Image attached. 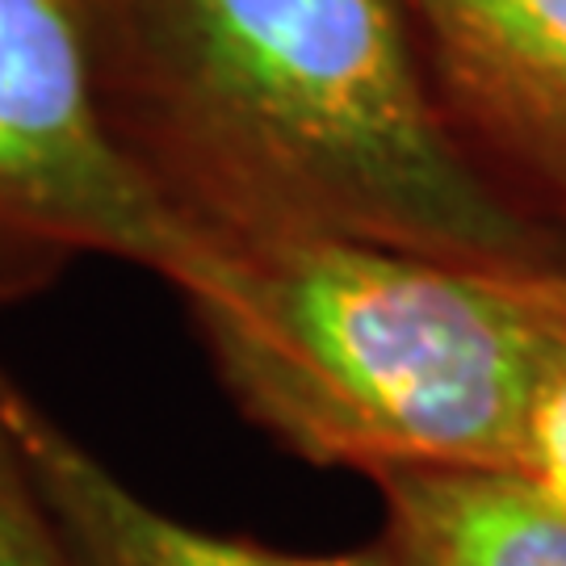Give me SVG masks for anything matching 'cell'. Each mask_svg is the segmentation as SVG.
I'll return each instance as SVG.
<instances>
[{
	"label": "cell",
	"instance_id": "cell-1",
	"mask_svg": "<svg viewBox=\"0 0 566 566\" xmlns=\"http://www.w3.org/2000/svg\"><path fill=\"white\" fill-rule=\"evenodd\" d=\"M114 130L219 248L361 240L566 269L453 118L411 0H93Z\"/></svg>",
	"mask_w": 566,
	"mask_h": 566
},
{
	"label": "cell",
	"instance_id": "cell-2",
	"mask_svg": "<svg viewBox=\"0 0 566 566\" xmlns=\"http://www.w3.org/2000/svg\"><path fill=\"white\" fill-rule=\"evenodd\" d=\"M231 403L303 462L528 470L566 357V269H491L361 240L227 248L185 298Z\"/></svg>",
	"mask_w": 566,
	"mask_h": 566
},
{
	"label": "cell",
	"instance_id": "cell-3",
	"mask_svg": "<svg viewBox=\"0 0 566 566\" xmlns=\"http://www.w3.org/2000/svg\"><path fill=\"white\" fill-rule=\"evenodd\" d=\"M76 252L151 269L181 298L227 256L114 130L93 0H0V303Z\"/></svg>",
	"mask_w": 566,
	"mask_h": 566
},
{
	"label": "cell",
	"instance_id": "cell-4",
	"mask_svg": "<svg viewBox=\"0 0 566 566\" xmlns=\"http://www.w3.org/2000/svg\"><path fill=\"white\" fill-rule=\"evenodd\" d=\"M470 143L566 227V0H411Z\"/></svg>",
	"mask_w": 566,
	"mask_h": 566
},
{
	"label": "cell",
	"instance_id": "cell-5",
	"mask_svg": "<svg viewBox=\"0 0 566 566\" xmlns=\"http://www.w3.org/2000/svg\"><path fill=\"white\" fill-rule=\"evenodd\" d=\"M0 399L42 500L84 566H390L382 542L348 554H290L185 525L130 491L9 374Z\"/></svg>",
	"mask_w": 566,
	"mask_h": 566
},
{
	"label": "cell",
	"instance_id": "cell-6",
	"mask_svg": "<svg viewBox=\"0 0 566 566\" xmlns=\"http://www.w3.org/2000/svg\"><path fill=\"white\" fill-rule=\"evenodd\" d=\"M390 566H566V504L533 470L374 479Z\"/></svg>",
	"mask_w": 566,
	"mask_h": 566
},
{
	"label": "cell",
	"instance_id": "cell-7",
	"mask_svg": "<svg viewBox=\"0 0 566 566\" xmlns=\"http://www.w3.org/2000/svg\"><path fill=\"white\" fill-rule=\"evenodd\" d=\"M0 566H84L60 533L30 465L21 458L13 424L4 416V399H0Z\"/></svg>",
	"mask_w": 566,
	"mask_h": 566
},
{
	"label": "cell",
	"instance_id": "cell-8",
	"mask_svg": "<svg viewBox=\"0 0 566 566\" xmlns=\"http://www.w3.org/2000/svg\"><path fill=\"white\" fill-rule=\"evenodd\" d=\"M528 470L549 491H558L566 504V357L558 365V374H554V382H549L546 399H542V411H537Z\"/></svg>",
	"mask_w": 566,
	"mask_h": 566
}]
</instances>
